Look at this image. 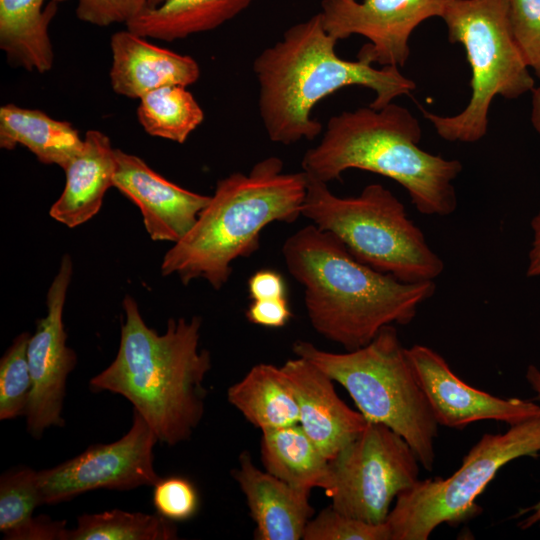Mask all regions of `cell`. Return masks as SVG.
<instances>
[{"instance_id": "6da1fadb", "label": "cell", "mask_w": 540, "mask_h": 540, "mask_svg": "<svg viewBox=\"0 0 540 540\" xmlns=\"http://www.w3.org/2000/svg\"><path fill=\"white\" fill-rule=\"evenodd\" d=\"M282 254L304 287L312 327L346 351L368 344L384 326L409 324L436 289L434 281L402 282L371 268L314 224L288 237Z\"/></svg>"}, {"instance_id": "7a4b0ae2", "label": "cell", "mask_w": 540, "mask_h": 540, "mask_svg": "<svg viewBox=\"0 0 540 540\" xmlns=\"http://www.w3.org/2000/svg\"><path fill=\"white\" fill-rule=\"evenodd\" d=\"M123 309L118 352L90 380L91 391L126 398L159 442L189 440L204 415L203 382L211 369L209 351L199 349L201 318H170L159 334L146 325L134 298L126 295Z\"/></svg>"}, {"instance_id": "3957f363", "label": "cell", "mask_w": 540, "mask_h": 540, "mask_svg": "<svg viewBox=\"0 0 540 540\" xmlns=\"http://www.w3.org/2000/svg\"><path fill=\"white\" fill-rule=\"evenodd\" d=\"M337 42L317 13L290 26L280 40L254 59L259 115L272 142L289 145L315 139L323 126L312 118L313 108L341 88L371 89L375 98L369 106L374 109L416 88L397 67L375 68L366 60L340 58Z\"/></svg>"}, {"instance_id": "277c9868", "label": "cell", "mask_w": 540, "mask_h": 540, "mask_svg": "<svg viewBox=\"0 0 540 540\" xmlns=\"http://www.w3.org/2000/svg\"><path fill=\"white\" fill-rule=\"evenodd\" d=\"M421 137L418 119L393 102L344 111L328 120L320 142L304 154L302 171L324 183L353 168L380 174L399 183L421 214L450 215L457 208L453 181L463 166L420 148Z\"/></svg>"}, {"instance_id": "5b68a950", "label": "cell", "mask_w": 540, "mask_h": 540, "mask_svg": "<svg viewBox=\"0 0 540 540\" xmlns=\"http://www.w3.org/2000/svg\"><path fill=\"white\" fill-rule=\"evenodd\" d=\"M307 183L303 171L283 172L276 156L257 162L248 173L219 180L193 227L164 255L162 275L176 274L184 285L203 278L214 289L222 288L232 262L259 247L267 225L292 223L302 215Z\"/></svg>"}, {"instance_id": "8992f818", "label": "cell", "mask_w": 540, "mask_h": 540, "mask_svg": "<svg viewBox=\"0 0 540 540\" xmlns=\"http://www.w3.org/2000/svg\"><path fill=\"white\" fill-rule=\"evenodd\" d=\"M293 352L342 385L368 421L399 434L423 468L433 470L439 424L393 325L352 351L328 352L299 340Z\"/></svg>"}, {"instance_id": "52a82bcc", "label": "cell", "mask_w": 540, "mask_h": 540, "mask_svg": "<svg viewBox=\"0 0 540 540\" xmlns=\"http://www.w3.org/2000/svg\"><path fill=\"white\" fill-rule=\"evenodd\" d=\"M302 216L334 234L360 262L402 282L434 281L444 269L403 203L381 184L339 197L308 177Z\"/></svg>"}, {"instance_id": "ba28073f", "label": "cell", "mask_w": 540, "mask_h": 540, "mask_svg": "<svg viewBox=\"0 0 540 540\" xmlns=\"http://www.w3.org/2000/svg\"><path fill=\"white\" fill-rule=\"evenodd\" d=\"M441 18L449 41L466 52L471 97L453 116L421 111L444 140L474 143L487 133L493 99H516L535 82L512 34L508 0H450Z\"/></svg>"}, {"instance_id": "9c48e42d", "label": "cell", "mask_w": 540, "mask_h": 540, "mask_svg": "<svg viewBox=\"0 0 540 540\" xmlns=\"http://www.w3.org/2000/svg\"><path fill=\"white\" fill-rule=\"evenodd\" d=\"M540 453V416L484 434L447 478L418 480L396 498L386 524L390 540H427L441 524L451 526L477 516V497L498 471L521 457Z\"/></svg>"}, {"instance_id": "30bf717a", "label": "cell", "mask_w": 540, "mask_h": 540, "mask_svg": "<svg viewBox=\"0 0 540 540\" xmlns=\"http://www.w3.org/2000/svg\"><path fill=\"white\" fill-rule=\"evenodd\" d=\"M419 460L388 426L368 421L362 432L330 460L331 506L356 519L380 524L398 495L419 480Z\"/></svg>"}, {"instance_id": "8fae6325", "label": "cell", "mask_w": 540, "mask_h": 540, "mask_svg": "<svg viewBox=\"0 0 540 540\" xmlns=\"http://www.w3.org/2000/svg\"><path fill=\"white\" fill-rule=\"evenodd\" d=\"M157 442L154 431L133 410L130 429L117 441L92 445L74 458L38 471L43 504L65 502L97 489L154 486L160 479L154 468L153 449Z\"/></svg>"}, {"instance_id": "7c38bea8", "label": "cell", "mask_w": 540, "mask_h": 540, "mask_svg": "<svg viewBox=\"0 0 540 540\" xmlns=\"http://www.w3.org/2000/svg\"><path fill=\"white\" fill-rule=\"evenodd\" d=\"M450 0H322L321 21L336 40L360 35L369 40L357 58L371 64L403 67L414 29L441 17Z\"/></svg>"}, {"instance_id": "4fadbf2b", "label": "cell", "mask_w": 540, "mask_h": 540, "mask_svg": "<svg viewBox=\"0 0 540 540\" xmlns=\"http://www.w3.org/2000/svg\"><path fill=\"white\" fill-rule=\"evenodd\" d=\"M71 277L72 261L66 254L47 293V314L36 321L35 332L27 346L32 390L25 416L27 432L35 439H40L50 427L64 425L66 381L77 363L75 351L66 344L63 323Z\"/></svg>"}, {"instance_id": "5bb4252c", "label": "cell", "mask_w": 540, "mask_h": 540, "mask_svg": "<svg viewBox=\"0 0 540 540\" xmlns=\"http://www.w3.org/2000/svg\"><path fill=\"white\" fill-rule=\"evenodd\" d=\"M414 373L439 426L463 429L482 420L510 426L540 416V405L519 398H500L461 380L432 348H406Z\"/></svg>"}, {"instance_id": "9a60e30c", "label": "cell", "mask_w": 540, "mask_h": 540, "mask_svg": "<svg viewBox=\"0 0 540 540\" xmlns=\"http://www.w3.org/2000/svg\"><path fill=\"white\" fill-rule=\"evenodd\" d=\"M113 186L140 209L154 241L178 242L211 199L174 184L138 156L120 149H116Z\"/></svg>"}, {"instance_id": "2e32d148", "label": "cell", "mask_w": 540, "mask_h": 540, "mask_svg": "<svg viewBox=\"0 0 540 540\" xmlns=\"http://www.w3.org/2000/svg\"><path fill=\"white\" fill-rule=\"evenodd\" d=\"M299 407V425L322 453L333 459L366 427L368 420L336 393L334 380L296 356L282 366Z\"/></svg>"}, {"instance_id": "e0dca14e", "label": "cell", "mask_w": 540, "mask_h": 540, "mask_svg": "<svg viewBox=\"0 0 540 540\" xmlns=\"http://www.w3.org/2000/svg\"><path fill=\"white\" fill-rule=\"evenodd\" d=\"M110 47V82L119 95L140 99L152 90L170 85L187 87L199 79L200 68L194 58L151 44L128 29L114 33Z\"/></svg>"}, {"instance_id": "ac0fdd59", "label": "cell", "mask_w": 540, "mask_h": 540, "mask_svg": "<svg viewBox=\"0 0 540 540\" xmlns=\"http://www.w3.org/2000/svg\"><path fill=\"white\" fill-rule=\"evenodd\" d=\"M244 494L260 540L302 539L313 516L310 491L295 488L267 471L256 467L247 451L232 471Z\"/></svg>"}, {"instance_id": "d6986e66", "label": "cell", "mask_w": 540, "mask_h": 540, "mask_svg": "<svg viewBox=\"0 0 540 540\" xmlns=\"http://www.w3.org/2000/svg\"><path fill=\"white\" fill-rule=\"evenodd\" d=\"M116 149L109 137L98 130H88L81 150L64 168L66 181L60 197L50 208V216L73 228L100 210L104 195L113 186Z\"/></svg>"}, {"instance_id": "ffe728a7", "label": "cell", "mask_w": 540, "mask_h": 540, "mask_svg": "<svg viewBox=\"0 0 540 540\" xmlns=\"http://www.w3.org/2000/svg\"><path fill=\"white\" fill-rule=\"evenodd\" d=\"M0 0V48L8 61L27 71L45 73L53 67L54 52L48 27L57 2Z\"/></svg>"}, {"instance_id": "44dd1931", "label": "cell", "mask_w": 540, "mask_h": 540, "mask_svg": "<svg viewBox=\"0 0 540 540\" xmlns=\"http://www.w3.org/2000/svg\"><path fill=\"white\" fill-rule=\"evenodd\" d=\"M30 150L43 164L65 168L81 150L83 139L71 123L53 119L46 113L6 104L0 107V147L17 145Z\"/></svg>"}, {"instance_id": "7402d4cb", "label": "cell", "mask_w": 540, "mask_h": 540, "mask_svg": "<svg viewBox=\"0 0 540 540\" xmlns=\"http://www.w3.org/2000/svg\"><path fill=\"white\" fill-rule=\"evenodd\" d=\"M227 400L261 431L299 424V407L281 366L260 363L228 388Z\"/></svg>"}, {"instance_id": "603a6c76", "label": "cell", "mask_w": 540, "mask_h": 540, "mask_svg": "<svg viewBox=\"0 0 540 540\" xmlns=\"http://www.w3.org/2000/svg\"><path fill=\"white\" fill-rule=\"evenodd\" d=\"M260 452L266 471L289 485L330 490V460L299 424L262 431Z\"/></svg>"}, {"instance_id": "cb8c5ba5", "label": "cell", "mask_w": 540, "mask_h": 540, "mask_svg": "<svg viewBox=\"0 0 540 540\" xmlns=\"http://www.w3.org/2000/svg\"><path fill=\"white\" fill-rule=\"evenodd\" d=\"M254 0H165L145 9L126 28L145 38L175 41L210 31L244 11Z\"/></svg>"}, {"instance_id": "d4e9b609", "label": "cell", "mask_w": 540, "mask_h": 540, "mask_svg": "<svg viewBox=\"0 0 540 540\" xmlns=\"http://www.w3.org/2000/svg\"><path fill=\"white\" fill-rule=\"evenodd\" d=\"M43 505L38 471L19 466L0 478V531L9 540H65L66 520L33 517Z\"/></svg>"}, {"instance_id": "484cf974", "label": "cell", "mask_w": 540, "mask_h": 540, "mask_svg": "<svg viewBox=\"0 0 540 540\" xmlns=\"http://www.w3.org/2000/svg\"><path fill=\"white\" fill-rule=\"evenodd\" d=\"M139 100V123L154 137L182 144L204 120L202 108L186 86L161 87Z\"/></svg>"}, {"instance_id": "4316f807", "label": "cell", "mask_w": 540, "mask_h": 540, "mask_svg": "<svg viewBox=\"0 0 540 540\" xmlns=\"http://www.w3.org/2000/svg\"><path fill=\"white\" fill-rule=\"evenodd\" d=\"M173 521L159 514L128 512L119 509L82 514L65 540H173L177 539Z\"/></svg>"}, {"instance_id": "83f0119b", "label": "cell", "mask_w": 540, "mask_h": 540, "mask_svg": "<svg viewBox=\"0 0 540 540\" xmlns=\"http://www.w3.org/2000/svg\"><path fill=\"white\" fill-rule=\"evenodd\" d=\"M31 334L15 337L0 360V420L25 416L32 390L27 358Z\"/></svg>"}, {"instance_id": "f1b7e54d", "label": "cell", "mask_w": 540, "mask_h": 540, "mask_svg": "<svg viewBox=\"0 0 540 540\" xmlns=\"http://www.w3.org/2000/svg\"><path fill=\"white\" fill-rule=\"evenodd\" d=\"M303 540H390L386 524L369 523L345 515L332 506L320 511L306 525Z\"/></svg>"}, {"instance_id": "f546056e", "label": "cell", "mask_w": 540, "mask_h": 540, "mask_svg": "<svg viewBox=\"0 0 540 540\" xmlns=\"http://www.w3.org/2000/svg\"><path fill=\"white\" fill-rule=\"evenodd\" d=\"M513 37L527 63L540 77V0H508Z\"/></svg>"}, {"instance_id": "4dcf8cb0", "label": "cell", "mask_w": 540, "mask_h": 540, "mask_svg": "<svg viewBox=\"0 0 540 540\" xmlns=\"http://www.w3.org/2000/svg\"><path fill=\"white\" fill-rule=\"evenodd\" d=\"M152 501L157 514L173 522L191 519L199 507L195 486L179 476L160 478L154 484Z\"/></svg>"}, {"instance_id": "1f68e13d", "label": "cell", "mask_w": 540, "mask_h": 540, "mask_svg": "<svg viewBox=\"0 0 540 540\" xmlns=\"http://www.w3.org/2000/svg\"><path fill=\"white\" fill-rule=\"evenodd\" d=\"M147 9V0H78L79 20L100 27L125 25Z\"/></svg>"}, {"instance_id": "d6a6232c", "label": "cell", "mask_w": 540, "mask_h": 540, "mask_svg": "<svg viewBox=\"0 0 540 540\" xmlns=\"http://www.w3.org/2000/svg\"><path fill=\"white\" fill-rule=\"evenodd\" d=\"M246 318L255 325L267 328L285 326L292 312L287 297L269 300H252L246 310Z\"/></svg>"}, {"instance_id": "836d02e7", "label": "cell", "mask_w": 540, "mask_h": 540, "mask_svg": "<svg viewBox=\"0 0 540 540\" xmlns=\"http://www.w3.org/2000/svg\"><path fill=\"white\" fill-rule=\"evenodd\" d=\"M286 290L284 278L272 269L258 270L248 280V291L252 300L285 298Z\"/></svg>"}, {"instance_id": "e575fe53", "label": "cell", "mask_w": 540, "mask_h": 540, "mask_svg": "<svg viewBox=\"0 0 540 540\" xmlns=\"http://www.w3.org/2000/svg\"><path fill=\"white\" fill-rule=\"evenodd\" d=\"M525 376L531 388L536 392L537 399L540 400V370L534 365H529ZM524 515L526 516L518 523L520 529L526 530L534 525H540V500L522 509L516 516Z\"/></svg>"}, {"instance_id": "d590c367", "label": "cell", "mask_w": 540, "mask_h": 540, "mask_svg": "<svg viewBox=\"0 0 540 540\" xmlns=\"http://www.w3.org/2000/svg\"><path fill=\"white\" fill-rule=\"evenodd\" d=\"M531 228L533 240L528 254L526 275L537 277L540 276V211L532 218Z\"/></svg>"}, {"instance_id": "8d00e7d4", "label": "cell", "mask_w": 540, "mask_h": 540, "mask_svg": "<svg viewBox=\"0 0 540 540\" xmlns=\"http://www.w3.org/2000/svg\"><path fill=\"white\" fill-rule=\"evenodd\" d=\"M531 122L534 129L540 134V86L532 91Z\"/></svg>"}, {"instance_id": "74e56055", "label": "cell", "mask_w": 540, "mask_h": 540, "mask_svg": "<svg viewBox=\"0 0 540 540\" xmlns=\"http://www.w3.org/2000/svg\"><path fill=\"white\" fill-rule=\"evenodd\" d=\"M165 0H147V9L155 8L162 4Z\"/></svg>"}, {"instance_id": "f35d334b", "label": "cell", "mask_w": 540, "mask_h": 540, "mask_svg": "<svg viewBox=\"0 0 540 540\" xmlns=\"http://www.w3.org/2000/svg\"><path fill=\"white\" fill-rule=\"evenodd\" d=\"M52 1L59 3V2L67 1V0H52Z\"/></svg>"}]
</instances>
